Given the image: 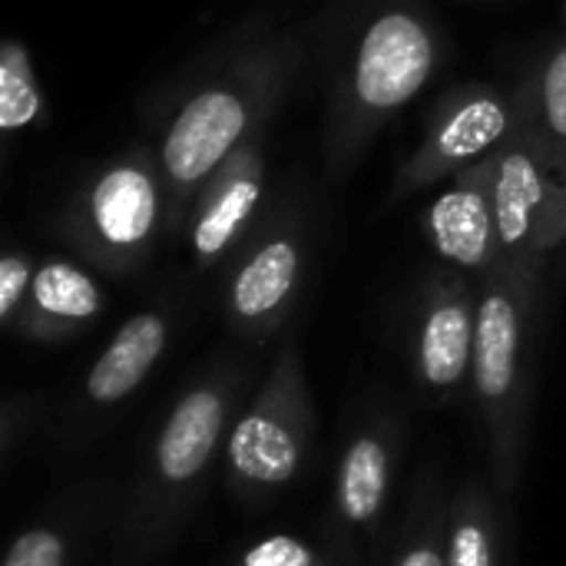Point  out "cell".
<instances>
[{"instance_id":"cell-1","label":"cell","mask_w":566,"mask_h":566,"mask_svg":"<svg viewBox=\"0 0 566 566\" xmlns=\"http://www.w3.org/2000/svg\"><path fill=\"white\" fill-rule=\"evenodd\" d=\"M312 60L315 20H282L255 10L153 106V149L169 196V239L182 232L199 186L235 149L265 136Z\"/></svg>"},{"instance_id":"cell-2","label":"cell","mask_w":566,"mask_h":566,"mask_svg":"<svg viewBox=\"0 0 566 566\" xmlns=\"http://www.w3.org/2000/svg\"><path fill=\"white\" fill-rule=\"evenodd\" d=\"M448 33L431 0H325L315 66L325 90V179L345 182L381 129L438 76Z\"/></svg>"},{"instance_id":"cell-3","label":"cell","mask_w":566,"mask_h":566,"mask_svg":"<svg viewBox=\"0 0 566 566\" xmlns=\"http://www.w3.org/2000/svg\"><path fill=\"white\" fill-rule=\"evenodd\" d=\"M249 398L252 368L235 355L212 358L186 381L123 491L103 566H159L176 551Z\"/></svg>"},{"instance_id":"cell-4","label":"cell","mask_w":566,"mask_h":566,"mask_svg":"<svg viewBox=\"0 0 566 566\" xmlns=\"http://www.w3.org/2000/svg\"><path fill=\"white\" fill-rule=\"evenodd\" d=\"M547 265L507 262L478 282L471 395L488 434L491 481L511 497L524 481L534 405V332Z\"/></svg>"},{"instance_id":"cell-5","label":"cell","mask_w":566,"mask_h":566,"mask_svg":"<svg viewBox=\"0 0 566 566\" xmlns=\"http://www.w3.org/2000/svg\"><path fill=\"white\" fill-rule=\"evenodd\" d=\"M56 232L99 275L133 279L169 239V196L153 146L99 163L63 202Z\"/></svg>"},{"instance_id":"cell-6","label":"cell","mask_w":566,"mask_h":566,"mask_svg":"<svg viewBox=\"0 0 566 566\" xmlns=\"http://www.w3.org/2000/svg\"><path fill=\"white\" fill-rule=\"evenodd\" d=\"M318 411L305 371V358L295 338H289L239 418L232 421L222 478L232 501L262 507L305 471L315 448Z\"/></svg>"},{"instance_id":"cell-7","label":"cell","mask_w":566,"mask_h":566,"mask_svg":"<svg viewBox=\"0 0 566 566\" xmlns=\"http://www.w3.org/2000/svg\"><path fill=\"white\" fill-rule=\"evenodd\" d=\"M308 272V226L295 199L279 202L235 252L222 289L226 328L249 345L272 342L292 318Z\"/></svg>"},{"instance_id":"cell-8","label":"cell","mask_w":566,"mask_h":566,"mask_svg":"<svg viewBox=\"0 0 566 566\" xmlns=\"http://www.w3.org/2000/svg\"><path fill=\"white\" fill-rule=\"evenodd\" d=\"M517 136L514 90L494 83H458L428 113L424 133L398 163L388 206L405 202L451 179L454 172L488 159Z\"/></svg>"},{"instance_id":"cell-9","label":"cell","mask_w":566,"mask_h":566,"mask_svg":"<svg viewBox=\"0 0 566 566\" xmlns=\"http://www.w3.org/2000/svg\"><path fill=\"white\" fill-rule=\"evenodd\" d=\"M478 345V282L458 269H431L411 308V371L415 385L448 405L464 398Z\"/></svg>"},{"instance_id":"cell-10","label":"cell","mask_w":566,"mask_h":566,"mask_svg":"<svg viewBox=\"0 0 566 566\" xmlns=\"http://www.w3.org/2000/svg\"><path fill=\"white\" fill-rule=\"evenodd\" d=\"M172 338V315L169 308H143L129 315L96 361L86 368L56 438L66 451L86 448L106 421L146 385L153 368L163 361Z\"/></svg>"},{"instance_id":"cell-11","label":"cell","mask_w":566,"mask_h":566,"mask_svg":"<svg viewBox=\"0 0 566 566\" xmlns=\"http://www.w3.org/2000/svg\"><path fill=\"white\" fill-rule=\"evenodd\" d=\"M494 216L507 262L547 265L566 245V176L521 136L494 153Z\"/></svg>"},{"instance_id":"cell-12","label":"cell","mask_w":566,"mask_h":566,"mask_svg":"<svg viewBox=\"0 0 566 566\" xmlns=\"http://www.w3.org/2000/svg\"><path fill=\"white\" fill-rule=\"evenodd\" d=\"M269 159L265 136L235 149L192 196L182 239L199 272H216L235 259L255 226L265 219Z\"/></svg>"},{"instance_id":"cell-13","label":"cell","mask_w":566,"mask_h":566,"mask_svg":"<svg viewBox=\"0 0 566 566\" xmlns=\"http://www.w3.org/2000/svg\"><path fill=\"white\" fill-rule=\"evenodd\" d=\"M123 488L90 478L50 497L10 541L0 566H103Z\"/></svg>"},{"instance_id":"cell-14","label":"cell","mask_w":566,"mask_h":566,"mask_svg":"<svg viewBox=\"0 0 566 566\" xmlns=\"http://www.w3.org/2000/svg\"><path fill=\"white\" fill-rule=\"evenodd\" d=\"M405 454V424L391 408H371L352 428L332 484L328 527L338 541L375 534L385 521Z\"/></svg>"},{"instance_id":"cell-15","label":"cell","mask_w":566,"mask_h":566,"mask_svg":"<svg viewBox=\"0 0 566 566\" xmlns=\"http://www.w3.org/2000/svg\"><path fill=\"white\" fill-rule=\"evenodd\" d=\"M421 229L441 265L481 282L501 265L494 216V153L441 182L421 216Z\"/></svg>"},{"instance_id":"cell-16","label":"cell","mask_w":566,"mask_h":566,"mask_svg":"<svg viewBox=\"0 0 566 566\" xmlns=\"http://www.w3.org/2000/svg\"><path fill=\"white\" fill-rule=\"evenodd\" d=\"M86 269L63 255H46L36 265L27 305L10 335L33 345H63L90 332L106 312V289Z\"/></svg>"},{"instance_id":"cell-17","label":"cell","mask_w":566,"mask_h":566,"mask_svg":"<svg viewBox=\"0 0 566 566\" xmlns=\"http://www.w3.org/2000/svg\"><path fill=\"white\" fill-rule=\"evenodd\" d=\"M511 90L517 136L566 176V36L544 46Z\"/></svg>"},{"instance_id":"cell-18","label":"cell","mask_w":566,"mask_h":566,"mask_svg":"<svg viewBox=\"0 0 566 566\" xmlns=\"http://www.w3.org/2000/svg\"><path fill=\"white\" fill-rule=\"evenodd\" d=\"M501 491L471 478L451 494L448 566H507Z\"/></svg>"},{"instance_id":"cell-19","label":"cell","mask_w":566,"mask_h":566,"mask_svg":"<svg viewBox=\"0 0 566 566\" xmlns=\"http://www.w3.org/2000/svg\"><path fill=\"white\" fill-rule=\"evenodd\" d=\"M50 113L43 83L33 66V53L20 36H7L0 43V136L3 153H10L13 139Z\"/></svg>"},{"instance_id":"cell-20","label":"cell","mask_w":566,"mask_h":566,"mask_svg":"<svg viewBox=\"0 0 566 566\" xmlns=\"http://www.w3.org/2000/svg\"><path fill=\"white\" fill-rule=\"evenodd\" d=\"M448 511L451 494L441 481L434 474L418 481L391 566H448Z\"/></svg>"},{"instance_id":"cell-21","label":"cell","mask_w":566,"mask_h":566,"mask_svg":"<svg viewBox=\"0 0 566 566\" xmlns=\"http://www.w3.org/2000/svg\"><path fill=\"white\" fill-rule=\"evenodd\" d=\"M46 401L40 391H10L0 405V468L13 471L17 461L36 444L46 424Z\"/></svg>"},{"instance_id":"cell-22","label":"cell","mask_w":566,"mask_h":566,"mask_svg":"<svg viewBox=\"0 0 566 566\" xmlns=\"http://www.w3.org/2000/svg\"><path fill=\"white\" fill-rule=\"evenodd\" d=\"M36 259L13 245L0 255V325L7 332H13L23 305H27V295H30V285H33V275H36Z\"/></svg>"},{"instance_id":"cell-23","label":"cell","mask_w":566,"mask_h":566,"mask_svg":"<svg viewBox=\"0 0 566 566\" xmlns=\"http://www.w3.org/2000/svg\"><path fill=\"white\" fill-rule=\"evenodd\" d=\"M235 566H328V560L302 541L269 537V541H259L255 547H249Z\"/></svg>"},{"instance_id":"cell-24","label":"cell","mask_w":566,"mask_h":566,"mask_svg":"<svg viewBox=\"0 0 566 566\" xmlns=\"http://www.w3.org/2000/svg\"><path fill=\"white\" fill-rule=\"evenodd\" d=\"M564 36H566V0H564Z\"/></svg>"}]
</instances>
